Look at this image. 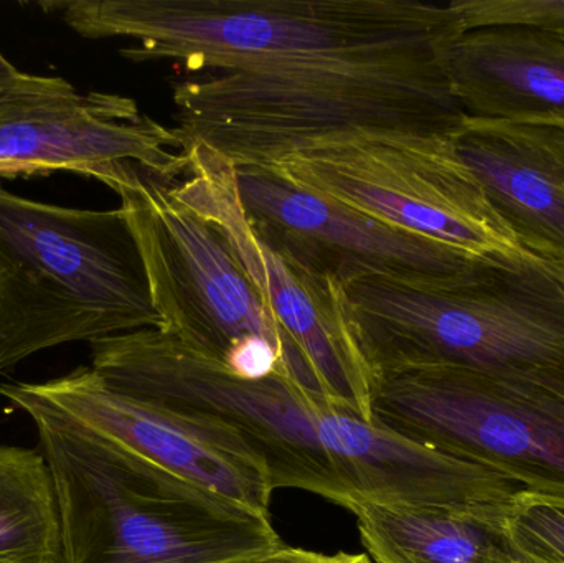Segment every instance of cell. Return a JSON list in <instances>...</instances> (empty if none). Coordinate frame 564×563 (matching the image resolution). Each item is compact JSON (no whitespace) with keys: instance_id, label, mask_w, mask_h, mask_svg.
<instances>
[{"instance_id":"1","label":"cell","mask_w":564,"mask_h":563,"mask_svg":"<svg viewBox=\"0 0 564 563\" xmlns=\"http://www.w3.org/2000/svg\"><path fill=\"white\" fill-rule=\"evenodd\" d=\"M91 369L129 396L235 433L267 466L274 491L299 489L350 511L357 502L509 509L529 488L365 422L274 376L248 380L162 329L96 340Z\"/></svg>"},{"instance_id":"2","label":"cell","mask_w":564,"mask_h":563,"mask_svg":"<svg viewBox=\"0 0 564 563\" xmlns=\"http://www.w3.org/2000/svg\"><path fill=\"white\" fill-rule=\"evenodd\" d=\"M122 56L208 73L446 63L466 32L456 3L417 0H65L40 3Z\"/></svg>"},{"instance_id":"3","label":"cell","mask_w":564,"mask_h":563,"mask_svg":"<svg viewBox=\"0 0 564 563\" xmlns=\"http://www.w3.org/2000/svg\"><path fill=\"white\" fill-rule=\"evenodd\" d=\"M0 396L35 425L55 489L62 563H248L281 548L270 515L102 439L25 383H2Z\"/></svg>"},{"instance_id":"4","label":"cell","mask_w":564,"mask_h":563,"mask_svg":"<svg viewBox=\"0 0 564 563\" xmlns=\"http://www.w3.org/2000/svg\"><path fill=\"white\" fill-rule=\"evenodd\" d=\"M338 303L371 379L457 367L564 397V293L536 255L447 283L351 278Z\"/></svg>"},{"instance_id":"5","label":"cell","mask_w":564,"mask_h":563,"mask_svg":"<svg viewBox=\"0 0 564 563\" xmlns=\"http://www.w3.org/2000/svg\"><path fill=\"white\" fill-rule=\"evenodd\" d=\"M177 134L234 167L365 136L451 138L464 115L446 63L207 73L175 83Z\"/></svg>"},{"instance_id":"6","label":"cell","mask_w":564,"mask_h":563,"mask_svg":"<svg viewBox=\"0 0 564 563\" xmlns=\"http://www.w3.org/2000/svg\"><path fill=\"white\" fill-rule=\"evenodd\" d=\"M161 327L121 207H59L0 187V372L50 347Z\"/></svg>"},{"instance_id":"7","label":"cell","mask_w":564,"mask_h":563,"mask_svg":"<svg viewBox=\"0 0 564 563\" xmlns=\"http://www.w3.org/2000/svg\"><path fill=\"white\" fill-rule=\"evenodd\" d=\"M98 181L121 197L162 331L234 376L278 373L328 402L314 367L224 235L175 192L174 182L132 162L108 169Z\"/></svg>"},{"instance_id":"8","label":"cell","mask_w":564,"mask_h":563,"mask_svg":"<svg viewBox=\"0 0 564 563\" xmlns=\"http://www.w3.org/2000/svg\"><path fill=\"white\" fill-rule=\"evenodd\" d=\"M267 167L390 227L476 257L509 263L532 257L460 164L451 138L340 139L292 152Z\"/></svg>"},{"instance_id":"9","label":"cell","mask_w":564,"mask_h":563,"mask_svg":"<svg viewBox=\"0 0 564 563\" xmlns=\"http://www.w3.org/2000/svg\"><path fill=\"white\" fill-rule=\"evenodd\" d=\"M371 422L564 498V397L457 367L371 379Z\"/></svg>"},{"instance_id":"10","label":"cell","mask_w":564,"mask_h":563,"mask_svg":"<svg viewBox=\"0 0 564 563\" xmlns=\"http://www.w3.org/2000/svg\"><path fill=\"white\" fill-rule=\"evenodd\" d=\"M235 182L245 215L261 240L337 283L358 277L447 283L477 277L497 264H516L390 227L305 191L268 167H235Z\"/></svg>"},{"instance_id":"11","label":"cell","mask_w":564,"mask_h":563,"mask_svg":"<svg viewBox=\"0 0 564 563\" xmlns=\"http://www.w3.org/2000/svg\"><path fill=\"white\" fill-rule=\"evenodd\" d=\"M188 165L175 192L214 221L260 288L271 313L314 367L328 402L371 423V373L341 314L338 283L261 240L238 197L234 165L204 145H185Z\"/></svg>"},{"instance_id":"12","label":"cell","mask_w":564,"mask_h":563,"mask_svg":"<svg viewBox=\"0 0 564 563\" xmlns=\"http://www.w3.org/2000/svg\"><path fill=\"white\" fill-rule=\"evenodd\" d=\"M124 162L175 182L188 154L175 128L142 115L128 96L79 93L66 79L39 75L0 95V174L68 171L98 178Z\"/></svg>"},{"instance_id":"13","label":"cell","mask_w":564,"mask_h":563,"mask_svg":"<svg viewBox=\"0 0 564 563\" xmlns=\"http://www.w3.org/2000/svg\"><path fill=\"white\" fill-rule=\"evenodd\" d=\"M25 389L102 439L208 491L270 515L274 489L267 466L224 426L121 392L91 367L48 382L25 383Z\"/></svg>"},{"instance_id":"14","label":"cell","mask_w":564,"mask_h":563,"mask_svg":"<svg viewBox=\"0 0 564 563\" xmlns=\"http://www.w3.org/2000/svg\"><path fill=\"white\" fill-rule=\"evenodd\" d=\"M451 145L522 248L564 264V121L466 116Z\"/></svg>"},{"instance_id":"15","label":"cell","mask_w":564,"mask_h":563,"mask_svg":"<svg viewBox=\"0 0 564 563\" xmlns=\"http://www.w3.org/2000/svg\"><path fill=\"white\" fill-rule=\"evenodd\" d=\"M467 118L564 121V40L530 25L466 30L447 56Z\"/></svg>"},{"instance_id":"16","label":"cell","mask_w":564,"mask_h":563,"mask_svg":"<svg viewBox=\"0 0 564 563\" xmlns=\"http://www.w3.org/2000/svg\"><path fill=\"white\" fill-rule=\"evenodd\" d=\"M507 511L368 501L350 508L373 563H527Z\"/></svg>"},{"instance_id":"17","label":"cell","mask_w":564,"mask_h":563,"mask_svg":"<svg viewBox=\"0 0 564 563\" xmlns=\"http://www.w3.org/2000/svg\"><path fill=\"white\" fill-rule=\"evenodd\" d=\"M0 563H62L55 489L39 450L0 445Z\"/></svg>"},{"instance_id":"18","label":"cell","mask_w":564,"mask_h":563,"mask_svg":"<svg viewBox=\"0 0 564 563\" xmlns=\"http://www.w3.org/2000/svg\"><path fill=\"white\" fill-rule=\"evenodd\" d=\"M507 529L527 563H564V498L522 492L507 511Z\"/></svg>"},{"instance_id":"19","label":"cell","mask_w":564,"mask_h":563,"mask_svg":"<svg viewBox=\"0 0 564 563\" xmlns=\"http://www.w3.org/2000/svg\"><path fill=\"white\" fill-rule=\"evenodd\" d=\"M466 29L530 25L564 40V0H454Z\"/></svg>"},{"instance_id":"20","label":"cell","mask_w":564,"mask_h":563,"mask_svg":"<svg viewBox=\"0 0 564 563\" xmlns=\"http://www.w3.org/2000/svg\"><path fill=\"white\" fill-rule=\"evenodd\" d=\"M248 563H373L367 554H322V552L305 551V549L281 548L268 552L263 557L254 559Z\"/></svg>"},{"instance_id":"21","label":"cell","mask_w":564,"mask_h":563,"mask_svg":"<svg viewBox=\"0 0 564 563\" xmlns=\"http://www.w3.org/2000/svg\"><path fill=\"white\" fill-rule=\"evenodd\" d=\"M30 73L20 72L13 63H10L6 56L0 53V95L19 88L23 83L29 82Z\"/></svg>"},{"instance_id":"22","label":"cell","mask_w":564,"mask_h":563,"mask_svg":"<svg viewBox=\"0 0 564 563\" xmlns=\"http://www.w3.org/2000/svg\"><path fill=\"white\" fill-rule=\"evenodd\" d=\"M550 270H552L553 277L558 281L560 286H562L564 293V264L553 263V261H549Z\"/></svg>"}]
</instances>
